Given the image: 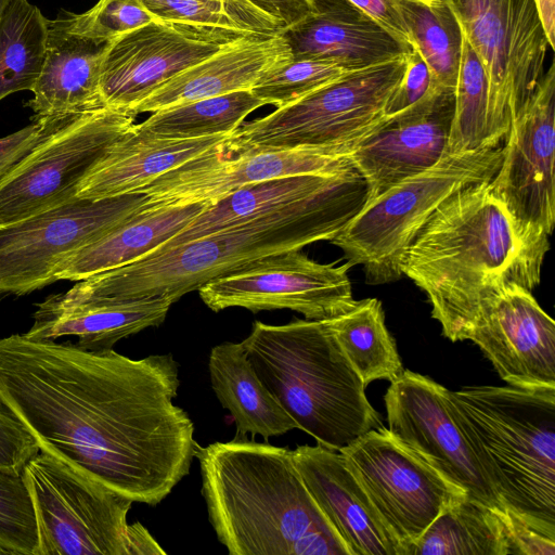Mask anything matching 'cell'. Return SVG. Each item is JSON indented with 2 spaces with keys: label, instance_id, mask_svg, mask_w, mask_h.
Wrapping results in <instances>:
<instances>
[{
  "label": "cell",
  "instance_id": "cell-1",
  "mask_svg": "<svg viewBox=\"0 0 555 555\" xmlns=\"http://www.w3.org/2000/svg\"><path fill=\"white\" fill-rule=\"evenodd\" d=\"M170 353L134 360L13 334L0 339V404L44 452L133 503L156 505L185 477L196 441L173 403Z\"/></svg>",
  "mask_w": 555,
  "mask_h": 555
},
{
  "label": "cell",
  "instance_id": "cell-2",
  "mask_svg": "<svg viewBox=\"0 0 555 555\" xmlns=\"http://www.w3.org/2000/svg\"><path fill=\"white\" fill-rule=\"evenodd\" d=\"M548 235L520 228L490 181L462 188L429 216L405 249L402 275L427 296L444 337L461 335L478 308L509 285L532 291Z\"/></svg>",
  "mask_w": 555,
  "mask_h": 555
},
{
  "label": "cell",
  "instance_id": "cell-3",
  "mask_svg": "<svg viewBox=\"0 0 555 555\" xmlns=\"http://www.w3.org/2000/svg\"><path fill=\"white\" fill-rule=\"evenodd\" d=\"M202 493L231 555H351L307 489L292 450L236 436L196 443Z\"/></svg>",
  "mask_w": 555,
  "mask_h": 555
},
{
  "label": "cell",
  "instance_id": "cell-4",
  "mask_svg": "<svg viewBox=\"0 0 555 555\" xmlns=\"http://www.w3.org/2000/svg\"><path fill=\"white\" fill-rule=\"evenodd\" d=\"M366 201L367 185L358 171L317 197L177 246L157 248L138 261L77 281L67 294L120 299L170 295L178 301L210 280L260 258L331 241Z\"/></svg>",
  "mask_w": 555,
  "mask_h": 555
},
{
  "label": "cell",
  "instance_id": "cell-5",
  "mask_svg": "<svg viewBox=\"0 0 555 555\" xmlns=\"http://www.w3.org/2000/svg\"><path fill=\"white\" fill-rule=\"evenodd\" d=\"M241 343L263 385L319 444L340 451L384 427L366 386L321 320L256 321Z\"/></svg>",
  "mask_w": 555,
  "mask_h": 555
},
{
  "label": "cell",
  "instance_id": "cell-6",
  "mask_svg": "<svg viewBox=\"0 0 555 555\" xmlns=\"http://www.w3.org/2000/svg\"><path fill=\"white\" fill-rule=\"evenodd\" d=\"M447 401L505 507L555 527V388L468 386Z\"/></svg>",
  "mask_w": 555,
  "mask_h": 555
},
{
  "label": "cell",
  "instance_id": "cell-7",
  "mask_svg": "<svg viewBox=\"0 0 555 555\" xmlns=\"http://www.w3.org/2000/svg\"><path fill=\"white\" fill-rule=\"evenodd\" d=\"M408 57L347 74L264 117L243 122L220 144V152L317 149L348 156L385 122L386 104Z\"/></svg>",
  "mask_w": 555,
  "mask_h": 555
},
{
  "label": "cell",
  "instance_id": "cell-8",
  "mask_svg": "<svg viewBox=\"0 0 555 555\" xmlns=\"http://www.w3.org/2000/svg\"><path fill=\"white\" fill-rule=\"evenodd\" d=\"M502 149L503 143L447 153L435 166L365 204L330 242L343 250L351 267H362L367 284L398 281L403 254L421 227L457 190L491 181L501 165Z\"/></svg>",
  "mask_w": 555,
  "mask_h": 555
},
{
  "label": "cell",
  "instance_id": "cell-9",
  "mask_svg": "<svg viewBox=\"0 0 555 555\" xmlns=\"http://www.w3.org/2000/svg\"><path fill=\"white\" fill-rule=\"evenodd\" d=\"M38 527L37 555L166 554L140 524L132 501L39 452L23 470Z\"/></svg>",
  "mask_w": 555,
  "mask_h": 555
},
{
  "label": "cell",
  "instance_id": "cell-10",
  "mask_svg": "<svg viewBox=\"0 0 555 555\" xmlns=\"http://www.w3.org/2000/svg\"><path fill=\"white\" fill-rule=\"evenodd\" d=\"M489 80L494 139L503 143L512 120L545 70L548 49L535 0H444Z\"/></svg>",
  "mask_w": 555,
  "mask_h": 555
},
{
  "label": "cell",
  "instance_id": "cell-11",
  "mask_svg": "<svg viewBox=\"0 0 555 555\" xmlns=\"http://www.w3.org/2000/svg\"><path fill=\"white\" fill-rule=\"evenodd\" d=\"M137 116L112 107L67 115L0 181V227L77 197L80 182Z\"/></svg>",
  "mask_w": 555,
  "mask_h": 555
},
{
  "label": "cell",
  "instance_id": "cell-12",
  "mask_svg": "<svg viewBox=\"0 0 555 555\" xmlns=\"http://www.w3.org/2000/svg\"><path fill=\"white\" fill-rule=\"evenodd\" d=\"M405 555L429 525L467 493L391 435L367 431L339 451Z\"/></svg>",
  "mask_w": 555,
  "mask_h": 555
},
{
  "label": "cell",
  "instance_id": "cell-13",
  "mask_svg": "<svg viewBox=\"0 0 555 555\" xmlns=\"http://www.w3.org/2000/svg\"><path fill=\"white\" fill-rule=\"evenodd\" d=\"M147 197L133 193L74 199L0 227V294L25 295L56 282L59 266L141 209Z\"/></svg>",
  "mask_w": 555,
  "mask_h": 555
},
{
  "label": "cell",
  "instance_id": "cell-14",
  "mask_svg": "<svg viewBox=\"0 0 555 555\" xmlns=\"http://www.w3.org/2000/svg\"><path fill=\"white\" fill-rule=\"evenodd\" d=\"M350 268L348 262L320 263L301 250H289L210 280L197 291L215 312L231 307L253 312L289 309L308 320H325L346 312L357 301Z\"/></svg>",
  "mask_w": 555,
  "mask_h": 555
},
{
  "label": "cell",
  "instance_id": "cell-15",
  "mask_svg": "<svg viewBox=\"0 0 555 555\" xmlns=\"http://www.w3.org/2000/svg\"><path fill=\"white\" fill-rule=\"evenodd\" d=\"M447 389L428 376L403 370L384 397L387 428L468 496L504 511L450 411Z\"/></svg>",
  "mask_w": 555,
  "mask_h": 555
},
{
  "label": "cell",
  "instance_id": "cell-16",
  "mask_svg": "<svg viewBox=\"0 0 555 555\" xmlns=\"http://www.w3.org/2000/svg\"><path fill=\"white\" fill-rule=\"evenodd\" d=\"M554 120L552 62L512 120L501 165L490 181L494 196L520 228L548 236L555 223Z\"/></svg>",
  "mask_w": 555,
  "mask_h": 555
},
{
  "label": "cell",
  "instance_id": "cell-17",
  "mask_svg": "<svg viewBox=\"0 0 555 555\" xmlns=\"http://www.w3.org/2000/svg\"><path fill=\"white\" fill-rule=\"evenodd\" d=\"M237 34L153 21L107 42L100 73L104 107L130 109L162 85L237 39Z\"/></svg>",
  "mask_w": 555,
  "mask_h": 555
},
{
  "label": "cell",
  "instance_id": "cell-18",
  "mask_svg": "<svg viewBox=\"0 0 555 555\" xmlns=\"http://www.w3.org/2000/svg\"><path fill=\"white\" fill-rule=\"evenodd\" d=\"M461 340H472L518 388H555V323L531 291L509 285L483 302Z\"/></svg>",
  "mask_w": 555,
  "mask_h": 555
},
{
  "label": "cell",
  "instance_id": "cell-19",
  "mask_svg": "<svg viewBox=\"0 0 555 555\" xmlns=\"http://www.w3.org/2000/svg\"><path fill=\"white\" fill-rule=\"evenodd\" d=\"M219 145L142 189L139 193L146 195L145 205H211L246 184L293 176L330 175L352 166L348 156L317 149L245 151L227 155L220 152Z\"/></svg>",
  "mask_w": 555,
  "mask_h": 555
},
{
  "label": "cell",
  "instance_id": "cell-20",
  "mask_svg": "<svg viewBox=\"0 0 555 555\" xmlns=\"http://www.w3.org/2000/svg\"><path fill=\"white\" fill-rule=\"evenodd\" d=\"M454 103L451 94L387 118L348 155L366 182L365 204L447 154Z\"/></svg>",
  "mask_w": 555,
  "mask_h": 555
},
{
  "label": "cell",
  "instance_id": "cell-21",
  "mask_svg": "<svg viewBox=\"0 0 555 555\" xmlns=\"http://www.w3.org/2000/svg\"><path fill=\"white\" fill-rule=\"evenodd\" d=\"M292 453L307 489L351 555H405L339 451L318 443Z\"/></svg>",
  "mask_w": 555,
  "mask_h": 555
},
{
  "label": "cell",
  "instance_id": "cell-22",
  "mask_svg": "<svg viewBox=\"0 0 555 555\" xmlns=\"http://www.w3.org/2000/svg\"><path fill=\"white\" fill-rule=\"evenodd\" d=\"M310 12L279 34L292 59L335 63L352 70L410 55L395 38L349 0H310Z\"/></svg>",
  "mask_w": 555,
  "mask_h": 555
},
{
  "label": "cell",
  "instance_id": "cell-23",
  "mask_svg": "<svg viewBox=\"0 0 555 555\" xmlns=\"http://www.w3.org/2000/svg\"><path fill=\"white\" fill-rule=\"evenodd\" d=\"M175 302L170 295L120 299L65 292L37 305L34 323L24 335L39 340L76 336L83 349H112L122 338L160 325Z\"/></svg>",
  "mask_w": 555,
  "mask_h": 555
},
{
  "label": "cell",
  "instance_id": "cell-24",
  "mask_svg": "<svg viewBox=\"0 0 555 555\" xmlns=\"http://www.w3.org/2000/svg\"><path fill=\"white\" fill-rule=\"evenodd\" d=\"M291 59V50L279 33L244 37L183 70L129 111L135 115L154 113L197 100L250 90L263 74Z\"/></svg>",
  "mask_w": 555,
  "mask_h": 555
},
{
  "label": "cell",
  "instance_id": "cell-25",
  "mask_svg": "<svg viewBox=\"0 0 555 555\" xmlns=\"http://www.w3.org/2000/svg\"><path fill=\"white\" fill-rule=\"evenodd\" d=\"M107 42L74 33L66 16L49 21L46 59L27 106L35 118L104 107L100 73Z\"/></svg>",
  "mask_w": 555,
  "mask_h": 555
},
{
  "label": "cell",
  "instance_id": "cell-26",
  "mask_svg": "<svg viewBox=\"0 0 555 555\" xmlns=\"http://www.w3.org/2000/svg\"><path fill=\"white\" fill-rule=\"evenodd\" d=\"M228 135L166 139L142 132L135 125L93 166L80 182L77 197L103 199L139 193L162 175L217 147Z\"/></svg>",
  "mask_w": 555,
  "mask_h": 555
},
{
  "label": "cell",
  "instance_id": "cell-27",
  "mask_svg": "<svg viewBox=\"0 0 555 555\" xmlns=\"http://www.w3.org/2000/svg\"><path fill=\"white\" fill-rule=\"evenodd\" d=\"M208 205L144 204L105 235L68 256L56 269L55 279L77 282L138 261L179 234Z\"/></svg>",
  "mask_w": 555,
  "mask_h": 555
},
{
  "label": "cell",
  "instance_id": "cell-28",
  "mask_svg": "<svg viewBox=\"0 0 555 555\" xmlns=\"http://www.w3.org/2000/svg\"><path fill=\"white\" fill-rule=\"evenodd\" d=\"M358 170L350 166L330 175H302L246 184L208 205L179 234L158 248L172 247L317 197L341 184Z\"/></svg>",
  "mask_w": 555,
  "mask_h": 555
},
{
  "label": "cell",
  "instance_id": "cell-29",
  "mask_svg": "<svg viewBox=\"0 0 555 555\" xmlns=\"http://www.w3.org/2000/svg\"><path fill=\"white\" fill-rule=\"evenodd\" d=\"M208 369L212 390L236 425V436H281L298 428L295 420L263 385L242 343L211 348Z\"/></svg>",
  "mask_w": 555,
  "mask_h": 555
},
{
  "label": "cell",
  "instance_id": "cell-30",
  "mask_svg": "<svg viewBox=\"0 0 555 555\" xmlns=\"http://www.w3.org/2000/svg\"><path fill=\"white\" fill-rule=\"evenodd\" d=\"M321 321L365 386L377 379L391 383L403 372L377 298L357 300L346 312Z\"/></svg>",
  "mask_w": 555,
  "mask_h": 555
},
{
  "label": "cell",
  "instance_id": "cell-31",
  "mask_svg": "<svg viewBox=\"0 0 555 555\" xmlns=\"http://www.w3.org/2000/svg\"><path fill=\"white\" fill-rule=\"evenodd\" d=\"M504 511L466 494L429 525L415 543L413 555H508L501 518Z\"/></svg>",
  "mask_w": 555,
  "mask_h": 555
},
{
  "label": "cell",
  "instance_id": "cell-32",
  "mask_svg": "<svg viewBox=\"0 0 555 555\" xmlns=\"http://www.w3.org/2000/svg\"><path fill=\"white\" fill-rule=\"evenodd\" d=\"M49 20L28 0H10L0 17V101L31 91L46 59Z\"/></svg>",
  "mask_w": 555,
  "mask_h": 555
},
{
  "label": "cell",
  "instance_id": "cell-33",
  "mask_svg": "<svg viewBox=\"0 0 555 555\" xmlns=\"http://www.w3.org/2000/svg\"><path fill=\"white\" fill-rule=\"evenodd\" d=\"M411 39L436 85L455 89L463 33L444 0H393Z\"/></svg>",
  "mask_w": 555,
  "mask_h": 555
},
{
  "label": "cell",
  "instance_id": "cell-34",
  "mask_svg": "<svg viewBox=\"0 0 555 555\" xmlns=\"http://www.w3.org/2000/svg\"><path fill=\"white\" fill-rule=\"evenodd\" d=\"M263 105L250 90L235 91L156 111L137 128L166 139L228 135Z\"/></svg>",
  "mask_w": 555,
  "mask_h": 555
},
{
  "label": "cell",
  "instance_id": "cell-35",
  "mask_svg": "<svg viewBox=\"0 0 555 555\" xmlns=\"http://www.w3.org/2000/svg\"><path fill=\"white\" fill-rule=\"evenodd\" d=\"M499 144L491 127L488 76L478 55L463 36L447 153H465Z\"/></svg>",
  "mask_w": 555,
  "mask_h": 555
},
{
  "label": "cell",
  "instance_id": "cell-36",
  "mask_svg": "<svg viewBox=\"0 0 555 555\" xmlns=\"http://www.w3.org/2000/svg\"><path fill=\"white\" fill-rule=\"evenodd\" d=\"M353 72L335 63L291 59L263 74L250 91L279 108Z\"/></svg>",
  "mask_w": 555,
  "mask_h": 555
},
{
  "label": "cell",
  "instance_id": "cell-37",
  "mask_svg": "<svg viewBox=\"0 0 555 555\" xmlns=\"http://www.w3.org/2000/svg\"><path fill=\"white\" fill-rule=\"evenodd\" d=\"M38 527L23 473L0 470V554L37 555Z\"/></svg>",
  "mask_w": 555,
  "mask_h": 555
},
{
  "label": "cell",
  "instance_id": "cell-38",
  "mask_svg": "<svg viewBox=\"0 0 555 555\" xmlns=\"http://www.w3.org/2000/svg\"><path fill=\"white\" fill-rule=\"evenodd\" d=\"M66 17L74 33L102 42L156 21L140 0H99L87 12Z\"/></svg>",
  "mask_w": 555,
  "mask_h": 555
},
{
  "label": "cell",
  "instance_id": "cell-39",
  "mask_svg": "<svg viewBox=\"0 0 555 555\" xmlns=\"http://www.w3.org/2000/svg\"><path fill=\"white\" fill-rule=\"evenodd\" d=\"M140 1L156 21L219 29L237 34H256L245 27L231 12L227 4L218 0Z\"/></svg>",
  "mask_w": 555,
  "mask_h": 555
},
{
  "label": "cell",
  "instance_id": "cell-40",
  "mask_svg": "<svg viewBox=\"0 0 555 555\" xmlns=\"http://www.w3.org/2000/svg\"><path fill=\"white\" fill-rule=\"evenodd\" d=\"M508 554L555 555V527L529 519L509 508L501 513Z\"/></svg>",
  "mask_w": 555,
  "mask_h": 555
},
{
  "label": "cell",
  "instance_id": "cell-41",
  "mask_svg": "<svg viewBox=\"0 0 555 555\" xmlns=\"http://www.w3.org/2000/svg\"><path fill=\"white\" fill-rule=\"evenodd\" d=\"M39 452L31 434L0 404V470L23 473L27 463Z\"/></svg>",
  "mask_w": 555,
  "mask_h": 555
},
{
  "label": "cell",
  "instance_id": "cell-42",
  "mask_svg": "<svg viewBox=\"0 0 555 555\" xmlns=\"http://www.w3.org/2000/svg\"><path fill=\"white\" fill-rule=\"evenodd\" d=\"M64 116L34 118V121L0 138V181L64 120Z\"/></svg>",
  "mask_w": 555,
  "mask_h": 555
},
{
  "label": "cell",
  "instance_id": "cell-43",
  "mask_svg": "<svg viewBox=\"0 0 555 555\" xmlns=\"http://www.w3.org/2000/svg\"><path fill=\"white\" fill-rule=\"evenodd\" d=\"M436 83L421 55L413 50L408 57L405 72L388 99L385 118L401 114L423 100ZM439 86V85H438Z\"/></svg>",
  "mask_w": 555,
  "mask_h": 555
},
{
  "label": "cell",
  "instance_id": "cell-44",
  "mask_svg": "<svg viewBox=\"0 0 555 555\" xmlns=\"http://www.w3.org/2000/svg\"><path fill=\"white\" fill-rule=\"evenodd\" d=\"M399 41L411 46V39L393 0H349ZM412 47V46H411Z\"/></svg>",
  "mask_w": 555,
  "mask_h": 555
},
{
  "label": "cell",
  "instance_id": "cell-45",
  "mask_svg": "<svg viewBox=\"0 0 555 555\" xmlns=\"http://www.w3.org/2000/svg\"><path fill=\"white\" fill-rule=\"evenodd\" d=\"M227 4L236 18L249 30L260 35H274L283 29L281 23L255 8L247 0H218Z\"/></svg>",
  "mask_w": 555,
  "mask_h": 555
},
{
  "label": "cell",
  "instance_id": "cell-46",
  "mask_svg": "<svg viewBox=\"0 0 555 555\" xmlns=\"http://www.w3.org/2000/svg\"><path fill=\"white\" fill-rule=\"evenodd\" d=\"M258 10L289 27L301 21L311 9L310 0H247Z\"/></svg>",
  "mask_w": 555,
  "mask_h": 555
},
{
  "label": "cell",
  "instance_id": "cell-47",
  "mask_svg": "<svg viewBox=\"0 0 555 555\" xmlns=\"http://www.w3.org/2000/svg\"><path fill=\"white\" fill-rule=\"evenodd\" d=\"M542 25L551 48L555 43V0H535Z\"/></svg>",
  "mask_w": 555,
  "mask_h": 555
},
{
  "label": "cell",
  "instance_id": "cell-48",
  "mask_svg": "<svg viewBox=\"0 0 555 555\" xmlns=\"http://www.w3.org/2000/svg\"><path fill=\"white\" fill-rule=\"evenodd\" d=\"M10 0H0V17Z\"/></svg>",
  "mask_w": 555,
  "mask_h": 555
}]
</instances>
